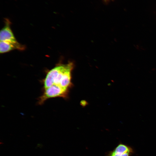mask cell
I'll return each mask as SVG.
<instances>
[{"instance_id": "cell-1", "label": "cell", "mask_w": 156, "mask_h": 156, "mask_svg": "<svg viewBox=\"0 0 156 156\" xmlns=\"http://www.w3.org/2000/svg\"><path fill=\"white\" fill-rule=\"evenodd\" d=\"M74 64L72 62L59 64L50 70L42 81L43 89L55 85L68 90L71 85V73Z\"/></svg>"}, {"instance_id": "cell-2", "label": "cell", "mask_w": 156, "mask_h": 156, "mask_svg": "<svg viewBox=\"0 0 156 156\" xmlns=\"http://www.w3.org/2000/svg\"><path fill=\"white\" fill-rule=\"evenodd\" d=\"M68 90L56 85H53L43 89V92L38 99V103L43 104L47 100L57 97L65 98L67 96Z\"/></svg>"}, {"instance_id": "cell-3", "label": "cell", "mask_w": 156, "mask_h": 156, "mask_svg": "<svg viewBox=\"0 0 156 156\" xmlns=\"http://www.w3.org/2000/svg\"><path fill=\"white\" fill-rule=\"evenodd\" d=\"M134 152L132 147L120 142L113 150L107 153L106 156H131Z\"/></svg>"}, {"instance_id": "cell-4", "label": "cell", "mask_w": 156, "mask_h": 156, "mask_svg": "<svg viewBox=\"0 0 156 156\" xmlns=\"http://www.w3.org/2000/svg\"><path fill=\"white\" fill-rule=\"evenodd\" d=\"M5 23L4 26L0 31V41L6 42L14 44L19 43L16 40L10 28L11 23L10 20L7 18H5Z\"/></svg>"}, {"instance_id": "cell-5", "label": "cell", "mask_w": 156, "mask_h": 156, "mask_svg": "<svg viewBox=\"0 0 156 156\" xmlns=\"http://www.w3.org/2000/svg\"><path fill=\"white\" fill-rule=\"evenodd\" d=\"M25 49L24 46L19 43L14 44L5 41H0V52L3 53L14 49L23 50Z\"/></svg>"}]
</instances>
